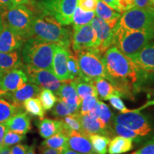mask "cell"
Returning a JSON list of instances; mask_svg holds the SVG:
<instances>
[{
    "label": "cell",
    "instance_id": "10",
    "mask_svg": "<svg viewBox=\"0 0 154 154\" xmlns=\"http://www.w3.org/2000/svg\"><path fill=\"white\" fill-rule=\"evenodd\" d=\"M113 123H116L130 128L141 137L148 136L152 131L151 123L147 116L136 109L127 113H121L114 116Z\"/></svg>",
    "mask_w": 154,
    "mask_h": 154
},
{
    "label": "cell",
    "instance_id": "61",
    "mask_svg": "<svg viewBox=\"0 0 154 154\" xmlns=\"http://www.w3.org/2000/svg\"><path fill=\"white\" fill-rule=\"evenodd\" d=\"M131 154H136V153H135V152H134V153H131Z\"/></svg>",
    "mask_w": 154,
    "mask_h": 154
},
{
    "label": "cell",
    "instance_id": "53",
    "mask_svg": "<svg viewBox=\"0 0 154 154\" xmlns=\"http://www.w3.org/2000/svg\"><path fill=\"white\" fill-rule=\"evenodd\" d=\"M106 5L110 7L111 9H114L117 11V5H116V0H103Z\"/></svg>",
    "mask_w": 154,
    "mask_h": 154
},
{
    "label": "cell",
    "instance_id": "38",
    "mask_svg": "<svg viewBox=\"0 0 154 154\" xmlns=\"http://www.w3.org/2000/svg\"><path fill=\"white\" fill-rule=\"evenodd\" d=\"M67 69L72 79H74L76 77H79L80 69L78 59L76 55H74L71 51H69L68 59H67Z\"/></svg>",
    "mask_w": 154,
    "mask_h": 154
},
{
    "label": "cell",
    "instance_id": "51",
    "mask_svg": "<svg viewBox=\"0 0 154 154\" xmlns=\"http://www.w3.org/2000/svg\"><path fill=\"white\" fill-rule=\"evenodd\" d=\"M63 149H64V148L59 149H44L43 151H42V154H61Z\"/></svg>",
    "mask_w": 154,
    "mask_h": 154
},
{
    "label": "cell",
    "instance_id": "27",
    "mask_svg": "<svg viewBox=\"0 0 154 154\" xmlns=\"http://www.w3.org/2000/svg\"><path fill=\"white\" fill-rule=\"evenodd\" d=\"M72 83L76 88L77 94H78L81 101L88 96H94L98 97L96 88L95 86L91 83L86 82L81 79L80 77H76L72 79Z\"/></svg>",
    "mask_w": 154,
    "mask_h": 154
},
{
    "label": "cell",
    "instance_id": "8",
    "mask_svg": "<svg viewBox=\"0 0 154 154\" xmlns=\"http://www.w3.org/2000/svg\"><path fill=\"white\" fill-rule=\"evenodd\" d=\"M131 59L137 71L140 88L154 82V42L144 46Z\"/></svg>",
    "mask_w": 154,
    "mask_h": 154
},
{
    "label": "cell",
    "instance_id": "45",
    "mask_svg": "<svg viewBox=\"0 0 154 154\" xmlns=\"http://www.w3.org/2000/svg\"><path fill=\"white\" fill-rule=\"evenodd\" d=\"M136 154H154V140L142 146L140 149L135 151Z\"/></svg>",
    "mask_w": 154,
    "mask_h": 154
},
{
    "label": "cell",
    "instance_id": "52",
    "mask_svg": "<svg viewBox=\"0 0 154 154\" xmlns=\"http://www.w3.org/2000/svg\"><path fill=\"white\" fill-rule=\"evenodd\" d=\"M0 7H3L5 10L11 9L13 7L11 0H0Z\"/></svg>",
    "mask_w": 154,
    "mask_h": 154
},
{
    "label": "cell",
    "instance_id": "33",
    "mask_svg": "<svg viewBox=\"0 0 154 154\" xmlns=\"http://www.w3.org/2000/svg\"><path fill=\"white\" fill-rule=\"evenodd\" d=\"M79 108L71 106L64 101L58 99L57 104L53 107L51 113L57 118H63L66 116L72 114V113L79 112Z\"/></svg>",
    "mask_w": 154,
    "mask_h": 154
},
{
    "label": "cell",
    "instance_id": "35",
    "mask_svg": "<svg viewBox=\"0 0 154 154\" xmlns=\"http://www.w3.org/2000/svg\"><path fill=\"white\" fill-rule=\"evenodd\" d=\"M37 97L41 102L44 110L47 111L51 110L58 101V98L54 93L47 88H42Z\"/></svg>",
    "mask_w": 154,
    "mask_h": 154
},
{
    "label": "cell",
    "instance_id": "50",
    "mask_svg": "<svg viewBox=\"0 0 154 154\" xmlns=\"http://www.w3.org/2000/svg\"><path fill=\"white\" fill-rule=\"evenodd\" d=\"M34 0H11V2H12L13 7L17 5H32V3H34Z\"/></svg>",
    "mask_w": 154,
    "mask_h": 154
},
{
    "label": "cell",
    "instance_id": "30",
    "mask_svg": "<svg viewBox=\"0 0 154 154\" xmlns=\"http://www.w3.org/2000/svg\"><path fill=\"white\" fill-rule=\"evenodd\" d=\"M88 137L91 141L94 153L96 154H106L108 152V146L110 142L109 136L92 134H88Z\"/></svg>",
    "mask_w": 154,
    "mask_h": 154
},
{
    "label": "cell",
    "instance_id": "37",
    "mask_svg": "<svg viewBox=\"0 0 154 154\" xmlns=\"http://www.w3.org/2000/svg\"><path fill=\"white\" fill-rule=\"evenodd\" d=\"M100 106H101V111H100V115L99 117V121H101V123L105 128L111 131L112 133H114L113 131L112 127L111 126L113 117H114L113 113L111 112L109 106L101 101H100Z\"/></svg>",
    "mask_w": 154,
    "mask_h": 154
},
{
    "label": "cell",
    "instance_id": "6",
    "mask_svg": "<svg viewBox=\"0 0 154 154\" xmlns=\"http://www.w3.org/2000/svg\"><path fill=\"white\" fill-rule=\"evenodd\" d=\"M80 69L79 77L86 82L92 83L96 79L104 78L111 82L103 60V55L94 49H86L75 54Z\"/></svg>",
    "mask_w": 154,
    "mask_h": 154
},
{
    "label": "cell",
    "instance_id": "58",
    "mask_svg": "<svg viewBox=\"0 0 154 154\" xmlns=\"http://www.w3.org/2000/svg\"><path fill=\"white\" fill-rule=\"evenodd\" d=\"M3 27V24H2V18H1V14H0V30L2 29Z\"/></svg>",
    "mask_w": 154,
    "mask_h": 154
},
{
    "label": "cell",
    "instance_id": "42",
    "mask_svg": "<svg viewBox=\"0 0 154 154\" xmlns=\"http://www.w3.org/2000/svg\"><path fill=\"white\" fill-rule=\"evenodd\" d=\"M99 0H77V6L85 11H95Z\"/></svg>",
    "mask_w": 154,
    "mask_h": 154
},
{
    "label": "cell",
    "instance_id": "41",
    "mask_svg": "<svg viewBox=\"0 0 154 154\" xmlns=\"http://www.w3.org/2000/svg\"><path fill=\"white\" fill-rule=\"evenodd\" d=\"M110 102L111 105L115 109H116L117 111H120L121 113H127L128 111H131L130 109H128L126 106H125L124 101H122V99H121L120 96L115 95H111L109 96V99H108Z\"/></svg>",
    "mask_w": 154,
    "mask_h": 154
},
{
    "label": "cell",
    "instance_id": "43",
    "mask_svg": "<svg viewBox=\"0 0 154 154\" xmlns=\"http://www.w3.org/2000/svg\"><path fill=\"white\" fill-rule=\"evenodd\" d=\"M117 11L119 12L127 11L136 7L134 0H116Z\"/></svg>",
    "mask_w": 154,
    "mask_h": 154
},
{
    "label": "cell",
    "instance_id": "39",
    "mask_svg": "<svg viewBox=\"0 0 154 154\" xmlns=\"http://www.w3.org/2000/svg\"><path fill=\"white\" fill-rule=\"evenodd\" d=\"M25 139H26L25 135L19 134L7 129L4 138V146L9 147V146L17 145Z\"/></svg>",
    "mask_w": 154,
    "mask_h": 154
},
{
    "label": "cell",
    "instance_id": "28",
    "mask_svg": "<svg viewBox=\"0 0 154 154\" xmlns=\"http://www.w3.org/2000/svg\"><path fill=\"white\" fill-rule=\"evenodd\" d=\"M23 106L15 104L10 101L0 99V123L6 122L13 115L22 111Z\"/></svg>",
    "mask_w": 154,
    "mask_h": 154
},
{
    "label": "cell",
    "instance_id": "56",
    "mask_svg": "<svg viewBox=\"0 0 154 154\" xmlns=\"http://www.w3.org/2000/svg\"><path fill=\"white\" fill-rule=\"evenodd\" d=\"M26 154H36L35 152V149H34V145L29 146V149Z\"/></svg>",
    "mask_w": 154,
    "mask_h": 154
},
{
    "label": "cell",
    "instance_id": "23",
    "mask_svg": "<svg viewBox=\"0 0 154 154\" xmlns=\"http://www.w3.org/2000/svg\"><path fill=\"white\" fill-rule=\"evenodd\" d=\"M96 16L109 25L111 28L115 29L121 14L119 11L111 9L103 0H99L95 10Z\"/></svg>",
    "mask_w": 154,
    "mask_h": 154
},
{
    "label": "cell",
    "instance_id": "11",
    "mask_svg": "<svg viewBox=\"0 0 154 154\" xmlns=\"http://www.w3.org/2000/svg\"><path fill=\"white\" fill-rule=\"evenodd\" d=\"M27 76L28 81L40 86L42 88L51 90L56 95L59 91L62 82L59 81L52 72L43 69H36L29 65H23L22 68Z\"/></svg>",
    "mask_w": 154,
    "mask_h": 154
},
{
    "label": "cell",
    "instance_id": "60",
    "mask_svg": "<svg viewBox=\"0 0 154 154\" xmlns=\"http://www.w3.org/2000/svg\"><path fill=\"white\" fill-rule=\"evenodd\" d=\"M152 5H153V7L154 8V0H152Z\"/></svg>",
    "mask_w": 154,
    "mask_h": 154
},
{
    "label": "cell",
    "instance_id": "2",
    "mask_svg": "<svg viewBox=\"0 0 154 154\" xmlns=\"http://www.w3.org/2000/svg\"><path fill=\"white\" fill-rule=\"evenodd\" d=\"M32 37L57 44L66 49H69L72 43L71 31L65 28L51 15L41 10L40 13L34 14L32 27Z\"/></svg>",
    "mask_w": 154,
    "mask_h": 154
},
{
    "label": "cell",
    "instance_id": "44",
    "mask_svg": "<svg viewBox=\"0 0 154 154\" xmlns=\"http://www.w3.org/2000/svg\"><path fill=\"white\" fill-rule=\"evenodd\" d=\"M146 94H147V101L145 103L141 106L136 109V111H141L144 110V109H147V108L151 107V106H154V88H152V89H148L146 91Z\"/></svg>",
    "mask_w": 154,
    "mask_h": 154
},
{
    "label": "cell",
    "instance_id": "19",
    "mask_svg": "<svg viewBox=\"0 0 154 154\" xmlns=\"http://www.w3.org/2000/svg\"><path fill=\"white\" fill-rule=\"evenodd\" d=\"M7 129L19 134L26 135L32 129L31 119L26 112L19 111L5 122Z\"/></svg>",
    "mask_w": 154,
    "mask_h": 154
},
{
    "label": "cell",
    "instance_id": "40",
    "mask_svg": "<svg viewBox=\"0 0 154 154\" xmlns=\"http://www.w3.org/2000/svg\"><path fill=\"white\" fill-rule=\"evenodd\" d=\"M98 97L94 96H88L84 98L81 101V108H80V114L86 115L89 113L92 108L94 106L96 103L97 102Z\"/></svg>",
    "mask_w": 154,
    "mask_h": 154
},
{
    "label": "cell",
    "instance_id": "46",
    "mask_svg": "<svg viewBox=\"0 0 154 154\" xmlns=\"http://www.w3.org/2000/svg\"><path fill=\"white\" fill-rule=\"evenodd\" d=\"M29 149V146L23 144H17L10 148L11 154H26Z\"/></svg>",
    "mask_w": 154,
    "mask_h": 154
},
{
    "label": "cell",
    "instance_id": "47",
    "mask_svg": "<svg viewBox=\"0 0 154 154\" xmlns=\"http://www.w3.org/2000/svg\"><path fill=\"white\" fill-rule=\"evenodd\" d=\"M136 8L151 9L153 8L152 0H134Z\"/></svg>",
    "mask_w": 154,
    "mask_h": 154
},
{
    "label": "cell",
    "instance_id": "5",
    "mask_svg": "<svg viewBox=\"0 0 154 154\" xmlns=\"http://www.w3.org/2000/svg\"><path fill=\"white\" fill-rule=\"evenodd\" d=\"M34 17L33 11L24 5L6 9L1 14L2 24L14 31L25 41L32 37Z\"/></svg>",
    "mask_w": 154,
    "mask_h": 154
},
{
    "label": "cell",
    "instance_id": "22",
    "mask_svg": "<svg viewBox=\"0 0 154 154\" xmlns=\"http://www.w3.org/2000/svg\"><path fill=\"white\" fill-rule=\"evenodd\" d=\"M57 96L59 100L64 101L71 106L80 108L81 99L79 97L72 80L64 81L61 83V85L57 92Z\"/></svg>",
    "mask_w": 154,
    "mask_h": 154
},
{
    "label": "cell",
    "instance_id": "17",
    "mask_svg": "<svg viewBox=\"0 0 154 154\" xmlns=\"http://www.w3.org/2000/svg\"><path fill=\"white\" fill-rule=\"evenodd\" d=\"M68 136L67 146L73 151L82 154H94L91 141L88 136L76 131L65 132Z\"/></svg>",
    "mask_w": 154,
    "mask_h": 154
},
{
    "label": "cell",
    "instance_id": "16",
    "mask_svg": "<svg viewBox=\"0 0 154 154\" xmlns=\"http://www.w3.org/2000/svg\"><path fill=\"white\" fill-rule=\"evenodd\" d=\"M24 42L25 40L14 31L3 24L0 30V52L8 53L19 50Z\"/></svg>",
    "mask_w": 154,
    "mask_h": 154
},
{
    "label": "cell",
    "instance_id": "14",
    "mask_svg": "<svg viewBox=\"0 0 154 154\" xmlns=\"http://www.w3.org/2000/svg\"><path fill=\"white\" fill-rule=\"evenodd\" d=\"M27 82V76L22 68L7 71L0 76V86L6 92H13L20 89Z\"/></svg>",
    "mask_w": 154,
    "mask_h": 154
},
{
    "label": "cell",
    "instance_id": "13",
    "mask_svg": "<svg viewBox=\"0 0 154 154\" xmlns=\"http://www.w3.org/2000/svg\"><path fill=\"white\" fill-rule=\"evenodd\" d=\"M96 42V32L91 24L84 25L74 30L72 43L75 54L82 50L94 49Z\"/></svg>",
    "mask_w": 154,
    "mask_h": 154
},
{
    "label": "cell",
    "instance_id": "1",
    "mask_svg": "<svg viewBox=\"0 0 154 154\" xmlns=\"http://www.w3.org/2000/svg\"><path fill=\"white\" fill-rule=\"evenodd\" d=\"M103 60L111 83L119 90L121 97L134 99V92L139 90V79L132 59L112 45L103 54Z\"/></svg>",
    "mask_w": 154,
    "mask_h": 154
},
{
    "label": "cell",
    "instance_id": "15",
    "mask_svg": "<svg viewBox=\"0 0 154 154\" xmlns=\"http://www.w3.org/2000/svg\"><path fill=\"white\" fill-rule=\"evenodd\" d=\"M69 51V49L57 45L54 54L52 62L53 74L61 82L72 80L67 69V59Z\"/></svg>",
    "mask_w": 154,
    "mask_h": 154
},
{
    "label": "cell",
    "instance_id": "12",
    "mask_svg": "<svg viewBox=\"0 0 154 154\" xmlns=\"http://www.w3.org/2000/svg\"><path fill=\"white\" fill-rule=\"evenodd\" d=\"M91 24L96 34V46L94 49L100 54L103 55L106 50L113 45L114 29L96 16L91 21Z\"/></svg>",
    "mask_w": 154,
    "mask_h": 154
},
{
    "label": "cell",
    "instance_id": "18",
    "mask_svg": "<svg viewBox=\"0 0 154 154\" xmlns=\"http://www.w3.org/2000/svg\"><path fill=\"white\" fill-rule=\"evenodd\" d=\"M42 88L33 83L27 82L20 89L13 92H7L5 96L9 101L15 104L23 106V103L26 99L38 96Z\"/></svg>",
    "mask_w": 154,
    "mask_h": 154
},
{
    "label": "cell",
    "instance_id": "25",
    "mask_svg": "<svg viewBox=\"0 0 154 154\" xmlns=\"http://www.w3.org/2000/svg\"><path fill=\"white\" fill-rule=\"evenodd\" d=\"M91 84L95 86L98 93V96L101 100L107 101L109 96L113 95V94L119 96L120 97L121 96V94L119 90L111 82H109L104 78L99 77V78L96 79Z\"/></svg>",
    "mask_w": 154,
    "mask_h": 154
},
{
    "label": "cell",
    "instance_id": "59",
    "mask_svg": "<svg viewBox=\"0 0 154 154\" xmlns=\"http://www.w3.org/2000/svg\"><path fill=\"white\" fill-rule=\"evenodd\" d=\"M3 74H4V72H2V71L1 69H0V76H1Z\"/></svg>",
    "mask_w": 154,
    "mask_h": 154
},
{
    "label": "cell",
    "instance_id": "20",
    "mask_svg": "<svg viewBox=\"0 0 154 154\" xmlns=\"http://www.w3.org/2000/svg\"><path fill=\"white\" fill-rule=\"evenodd\" d=\"M38 134L43 138L51 137L58 133L63 132V124L61 119H39L35 122Z\"/></svg>",
    "mask_w": 154,
    "mask_h": 154
},
{
    "label": "cell",
    "instance_id": "54",
    "mask_svg": "<svg viewBox=\"0 0 154 154\" xmlns=\"http://www.w3.org/2000/svg\"><path fill=\"white\" fill-rule=\"evenodd\" d=\"M61 154H82V153H78V152L73 151V150L68 148V146H66V147H65L64 149H63Z\"/></svg>",
    "mask_w": 154,
    "mask_h": 154
},
{
    "label": "cell",
    "instance_id": "29",
    "mask_svg": "<svg viewBox=\"0 0 154 154\" xmlns=\"http://www.w3.org/2000/svg\"><path fill=\"white\" fill-rule=\"evenodd\" d=\"M95 17V11H85L77 6L73 14V29L74 30L84 25L91 24Z\"/></svg>",
    "mask_w": 154,
    "mask_h": 154
},
{
    "label": "cell",
    "instance_id": "49",
    "mask_svg": "<svg viewBox=\"0 0 154 154\" xmlns=\"http://www.w3.org/2000/svg\"><path fill=\"white\" fill-rule=\"evenodd\" d=\"M7 130V128L5 122L0 123V149L4 146V138Z\"/></svg>",
    "mask_w": 154,
    "mask_h": 154
},
{
    "label": "cell",
    "instance_id": "3",
    "mask_svg": "<svg viewBox=\"0 0 154 154\" xmlns=\"http://www.w3.org/2000/svg\"><path fill=\"white\" fill-rule=\"evenodd\" d=\"M57 45L36 37L28 38L23 44V61L26 65L36 69H47L53 73V58Z\"/></svg>",
    "mask_w": 154,
    "mask_h": 154
},
{
    "label": "cell",
    "instance_id": "55",
    "mask_svg": "<svg viewBox=\"0 0 154 154\" xmlns=\"http://www.w3.org/2000/svg\"><path fill=\"white\" fill-rule=\"evenodd\" d=\"M0 154H11L10 151V148L8 146H4L1 149H0Z\"/></svg>",
    "mask_w": 154,
    "mask_h": 154
},
{
    "label": "cell",
    "instance_id": "7",
    "mask_svg": "<svg viewBox=\"0 0 154 154\" xmlns=\"http://www.w3.org/2000/svg\"><path fill=\"white\" fill-rule=\"evenodd\" d=\"M154 30V8H135L121 14L114 30Z\"/></svg>",
    "mask_w": 154,
    "mask_h": 154
},
{
    "label": "cell",
    "instance_id": "36",
    "mask_svg": "<svg viewBox=\"0 0 154 154\" xmlns=\"http://www.w3.org/2000/svg\"><path fill=\"white\" fill-rule=\"evenodd\" d=\"M113 131L115 134H116L119 136H123V137L130 138L133 141L135 142H140L143 139V137L139 136V135L134 132V131L131 130L130 128L123 126V125L116 124V123H113L112 126Z\"/></svg>",
    "mask_w": 154,
    "mask_h": 154
},
{
    "label": "cell",
    "instance_id": "57",
    "mask_svg": "<svg viewBox=\"0 0 154 154\" xmlns=\"http://www.w3.org/2000/svg\"><path fill=\"white\" fill-rule=\"evenodd\" d=\"M7 93V92H6L5 90H3L1 86H0V98L2 97V96H5Z\"/></svg>",
    "mask_w": 154,
    "mask_h": 154
},
{
    "label": "cell",
    "instance_id": "21",
    "mask_svg": "<svg viewBox=\"0 0 154 154\" xmlns=\"http://www.w3.org/2000/svg\"><path fill=\"white\" fill-rule=\"evenodd\" d=\"M80 121L83 131L86 136L88 134H97L110 137V135L113 134L103 126L99 119L92 118L88 114L81 115Z\"/></svg>",
    "mask_w": 154,
    "mask_h": 154
},
{
    "label": "cell",
    "instance_id": "34",
    "mask_svg": "<svg viewBox=\"0 0 154 154\" xmlns=\"http://www.w3.org/2000/svg\"><path fill=\"white\" fill-rule=\"evenodd\" d=\"M80 116V113L78 112L63 117L61 119L63 124V129H64L63 132L65 133L68 131H76L84 134L82 124H81Z\"/></svg>",
    "mask_w": 154,
    "mask_h": 154
},
{
    "label": "cell",
    "instance_id": "26",
    "mask_svg": "<svg viewBox=\"0 0 154 154\" xmlns=\"http://www.w3.org/2000/svg\"><path fill=\"white\" fill-rule=\"evenodd\" d=\"M134 149L133 140L121 136H117L110 140L108 146L109 154H121Z\"/></svg>",
    "mask_w": 154,
    "mask_h": 154
},
{
    "label": "cell",
    "instance_id": "48",
    "mask_svg": "<svg viewBox=\"0 0 154 154\" xmlns=\"http://www.w3.org/2000/svg\"><path fill=\"white\" fill-rule=\"evenodd\" d=\"M100 111H101V106H100V101L98 100L94 106L88 113L90 116L94 119H99L100 115Z\"/></svg>",
    "mask_w": 154,
    "mask_h": 154
},
{
    "label": "cell",
    "instance_id": "9",
    "mask_svg": "<svg viewBox=\"0 0 154 154\" xmlns=\"http://www.w3.org/2000/svg\"><path fill=\"white\" fill-rule=\"evenodd\" d=\"M77 7V0H39L38 7L57 19L63 26L72 24L73 14Z\"/></svg>",
    "mask_w": 154,
    "mask_h": 154
},
{
    "label": "cell",
    "instance_id": "24",
    "mask_svg": "<svg viewBox=\"0 0 154 154\" xmlns=\"http://www.w3.org/2000/svg\"><path fill=\"white\" fill-rule=\"evenodd\" d=\"M23 63L19 50L12 52H0V69L4 72L11 69L22 68Z\"/></svg>",
    "mask_w": 154,
    "mask_h": 154
},
{
    "label": "cell",
    "instance_id": "31",
    "mask_svg": "<svg viewBox=\"0 0 154 154\" xmlns=\"http://www.w3.org/2000/svg\"><path fill=\"white\" fill-rule=\"evenodd\" d=\"M68 136L64 132L58 133L42 142L41 146L44 149H59L67 146Z\"/></svg>",
    "mask_w": 154,
    "mask_h": 154
},
{
    "label": "cell",
    "instance_id": "4",
    "mask_svg": "<svg viewBox=\"0 0 154 154\" xmlns=\"http://www.w3.org/2000/svg\"><path fill=\"white\" fill-rule=\"evenodd\" d=\"M154 40V30H114L113 45L123 54L132 58L144 46Z\"/></svg>",
    "mask_w": 154,
    "mask_h": 154
},
{
    "label": "cell",
    "instance_id": "32",
    "mask_svg": "<svg viewBox=\"0 0 154 154\" xmlns=\"http://www.w3.org/2000/svg\"><path fill=\"white\" fill-rule=\"evenodd\" d=\"M23 108L26 113L32 116H37L39 119L44 118V110L38 98L34 97L26 99L23 103Z\"/></svg>",
    "mask_w": 154,
    "mask_h": 154
}]
</instances>
